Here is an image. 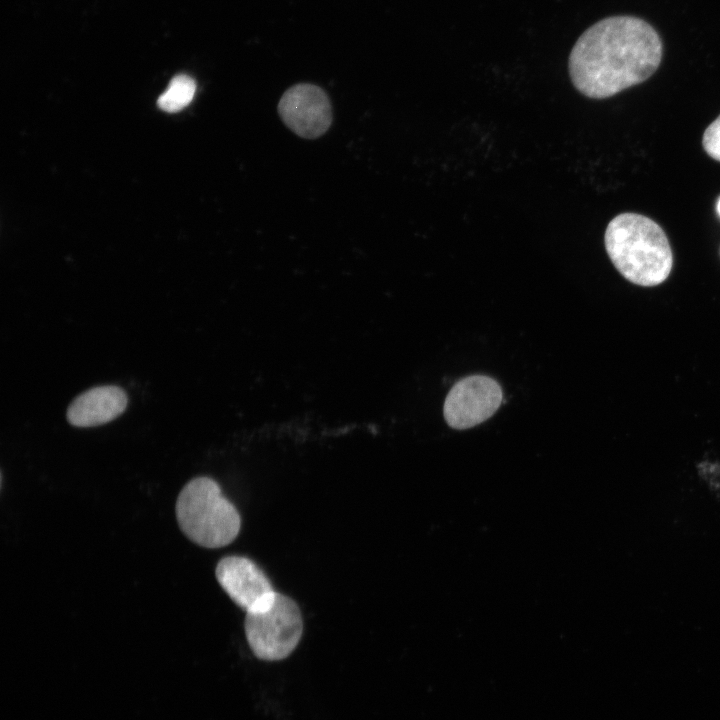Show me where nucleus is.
<instances>
[{"label":"nucleus","instance_id":"1","mask_svg":"<svg viewBox=\"0 0 720 720\" xmlns=\"http://www.w3.org/2000/svg\"><path fill=\"white\" fill-rule=\"evenodd\" d=\"M662 52L659 34L643 19L607 17L576 40L568 59L569 76L584 96L609 98L652 76Z\"/></svg>","mask_w":720,"mask_h":720},{"label":"nucleus","instance_id":"2","mask_svg":"<svg viewBox=\"0 0 720 720\" xmlns=\"http://www.w3.org/2000/svg\"><path fill=\"white\" fill-rule=\"evenodd\" d=\"M604 243L617 271L642 287L663 283L673 267V254L663 229L637 213H622L607 225Z\"/></svg>","mask_w":720,"mask_h":720},{"label":"nucleus","instance_id":"3","mask_svg":"<svg viewBox=\"0 0 720 720\" xmlns=\"http://www.w3.org/2000/svg\"><path fill=\"white\" fill-rule=\"evenodd\" d=\"M178 526L195 544L221 548L233 542L241 529V517L232 502L210 477L200 476L188 481L178 494L175 504Z\"/></svg>","mask_w":720,"mask_h":720},{"label":"nucleus","instance_id":"4","mask_svg":"<svg viewBox=\"0 0 720 720\" xmlns=\"http://www.w3.org/2000/svg\"><path fill=\"white\" fill-rule=\"evenodd\" d=\"M244 629L257 658L282 660L293 652L302 637V614L292 598L275 592L267 602L246 612Z\"/></svg>","mask_w":720,"mask_h":720},{"label":"nucleus","instance_id":"5","mask_svg":"<svg viewBox=\"0 0 720 720\" xmlns=\"http://www.w3.org/2000/svg\"><path fill=\"white\" fill-rule=\"evenodd\" d=\"M502 400V389L496 380L485 375L467 376L448 392L443 415L451 428L468 429L490 418Z\"/></svg>","mask_w":720,"mask_h":720},{"label":"nucleus","instance_id":"6","mask_svg":"<svg viewBox=\"0 0 720 720\" xmlns=\"http://www.w3.org/2000/svg\"><path fill=\"white\" fill-rule=\"evenodd\" d=\"M278 114L293 133L304 139L319 138L333 121V108L327 93L310 83L288 88L279 100Z\"/></svg>","mask_w":720,"mask_h":720},{"label":"nucleus","instance_id":"7","mask_svg":"<svg viewBox=\"0 0 720 720\" xmlns=\"http://www.w3.org/2000/svg\"><path fill=\"white\" fill-rule=\"evenodd\" d=\"M215 576L230 599L246 612L261 606L276 592L262 569L244 556L221 558L216 565Z\"/></svg>","mask_w":720,"mask_h":720},{"label":"nucleus","instance_id":"8","mask_svg":"<svg viewBox=\"0 0 720 720\" xmlns=\"http://www.w3.org/2000/svg\"><path fill=\"white\" fill-rule=\"evenodd\" d=\"M127 403L125 391L118 386L94 387L71 402L67 410V420L76 427L102 425L121 415Z\"/></svg>","mask_w":720,"mask_h":720},{"label":"nucleus","instance_id":"9","mask_svg":"<svg viewBox=\"0 0 720 720\" xmlns=\"http://www.w3.org/2000/svg\"><path fill=\"white\" fill-rule=\"evenodd\" d=\"M195 91V81L188 75L179 74L172 78L165 92L159 96L157 104L166 112H177L192 101Z\"/></svg>","mask_w":720,"mask_h":720},{"label":"nucleus","instance_id":"10","mask_svg":"<svg viewBox=\"0 0 720 720\" xmlns=\"http://www.w3.org/2000/svg\"><path fill=\"white\" fill-rule=\"evenodd\" d=\"M702 145L711 158L720 162V115L704 131Z\"/></svg>","mask_w":720,"mask_h":720},{"label":"nucleus","instance_id":"11","mask_svg":"<svg viewBox=\"0 0 720 720\" xmlns=\"http://www.w3.org/2000/svg\"><path fill=\"white\" fill-rule=\"evenodd\" d=\"M717 212H718V214L720 215V198H719L718 203H717Z\"/></svg>","mask_w":720,"mask_h":720}]
</instances>
